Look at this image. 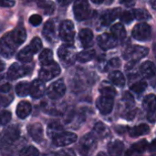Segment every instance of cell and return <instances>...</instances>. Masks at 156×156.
I'll use <instances>...</instances> for the list:
<instances>
[{
  "label": "cell",
  "mask_w": 156,
  "mask_h": 156,
  "mask_svg": "<svg viewBox=\"0 0 156 156\" xmlns=\"http://www.w3.org/2000/svg\"><path fill=\"white\" fill-rule=\"evenodd\" d=\"M146 88H147V83L145 81H138L131 86V90L138 94L143 93L146 90Z\"/></svg>",
  "instance_id": "obj_38"
},
{
  "label": "cell",
  "mask_w": 156,
  "mask_h": 156,
  "mask_svg": "<svg viewBox=\"0 0 156 156\" xmlns=\"http://www.w3.org/2000/svg\"><path fill=\"white\" fill-rule=\"evenodd\" d=\"M95 50L93 49H90V50H84L81 51L80 53H78L75 56V59H77L78 61L81 62V63H86L91 59H93L95 58Z\"/></svg>",
  "instance_id": "obj_29"
},
{
  "label": "cell",
  "mask_w": 156,
  "mask_h": 156,
  "mask_svg": "<svg viewBox=\"0 0 156 156\" xmlns=\"http://www.w3.org/2000/svg\"><path fill=\"white\" fill-rule=\"evenodd\" d=\"M66 92V86L62 80H57L50 84L47 90V94L51 100H58L64 96Z\"/></svg>",
  "instance_id": "obj_12"
},
{
  "label": "cell",
  "mask_w": 156,
  "mask_h": 156,
  "mask_svg": "<svg viewBox=\"0 0 156 156\" xmlns=\"http://www.w3.org/2000/svg\"><path fill=\"white\" fill-rule=\"evenodd\" d=\"M30 84L27 81L19 82L16 87V93L19 97H26L29 94Z\"/></svg>",
  "instance_id": "obj_33"
},
{
  "label": "cell",
  "mask_w": 156,
  "mask_h": 156,
  "mask_svg": "<svg viewBox=\"0 0 156 156\" xmlns=\"http://www.w3.org/2000/svg\"><path fill=\"white\" fill-rule=\"evenodd\" d=\"M148 147V144L146 140L140 141L132 145L130 148V152H128V154H142L144 153Z\"/></svg>",
  "instance_id": "obj_31"
},
{
  "label": "cell",
  "mask_w": 156,
  "mask_h": 156,
  "mask_svg": "<svg viewBox=\"0 0 156 156\" xmlns=\"http://www.w3.org/2000/svg\"><path fill=\"white\" fill-rule=\"evenodd\" d=\"M46 91V87L44 84V81L39 80H35L31 84L29 88V94L34 99H38L44 95Z\"/></svg>",
  "instance_id": "obj_16"
},
{
  "label": "cell",
  "mask_w": 156,
  "mask_h": 156,
  "mask_svg": "<svg viewBox=\"0 0 156 156\" xmlns=\"http://www.w3.org/2000/svg\"><path fill=\"white\" fill-rule=\"evenodd\" d=\"M28 133L30 137L37 143H41L44 139V131L43 127L40 123L36 122L33 124H30L27 128Z\"/></svg>",
  "instance_id": "obj_17"
},
{
  "label": "cell",
  "mask_w": 156,
  "mask_h": 156,
  "mask_svg": "<svg viewBox=\"0 0 156 156\" xmlns=\"http://www.w3.org/2000/svg\"><path fill=\"white\" fill-rule=\"evenodd\" d=\"M151 5L154 9H155V0H151Z\"/></svg>",
  "instance_id": "obj_50"
},
{
  "label": "cell",
  "mask_w": 156,
  "mask_h": 156,
  "mask_svg": "<svg viewBox=\"0 0 156 156\" xmlns=\"http://www.w3.org/2000/svg\"><path fill=\"white\" fill-rule=\"evenodd\" d=\"M109 79H110L112 84L116 85L118 87H123L125 84V78L121 71H118V70L112 71L110 74Z\"/></svg>",
  "instance_id": "obj_27"
},
{
  "label": "cell",
  "mask_w": 156,
  "mask_h": 156,
  "mask_svg": "<svg viewBox=\"0 0 156 156\" xmlns=\"http://www.w3.org/2000/svg\"><path fill=\"white\" fill-rule=\"evenodd\" d=\"M58 56L65 66H69L74 62L76 51L72 44H65L58 49Z\"/></svg>",
  "instance_id": "obj_5"
},
{
  "label": "cell",
  "mask_w": 156,
  "mask_h": 156,
  "mask_svg": "<svg viewBox=\"0 0 156 156\" xmlns=\"http://www.w3.org/2000/svg\"><path fill=\"white\" fill-rule=\"evenodd\" d=\"M121 8H114V9H109L105 11L101 16V22L103 26H109L111 25L116 18L120 16L121 14Z\"/></svg>",
  "instance_id": "obj_18"
},
{
  "label": "cell",
  "mask_w": 156,
  "mask_h": 156,
  "mask_svg": "<svg viewBox=\"0 0 156 156\" xmlns=\"http://www.w3.org/2000/svg\"><path fill=\"white\" fill-rule=\"evenodd\" d=\"M37 5L43 9L44 13L46 15H51L55 11V4L50 1V0H38L37 1Z\"/></svg>",
  "instance_id": "obj_30"
},
{
  "label": "cell",
  "mask_w": 156,
  "mask_h": 156,
  "mask_svg": "<svg viewBox=\"0 0 156 156\" xmlns=\"http://www.w3.org/2000/svg\"><path fill=\"white\" fill-rule=\"evenodd\" d=\"M121 66V61L118 58H114L112 59H111L108 62V66H107V69H116L119 68Z\"/></svg>",
  "instance_id": "obj_44"
},
{
  "label": "cell",
  "mask_w": 156,
  "mask_h": 156,
  "mask_svg": "<svg viewBox=\"0 0 156 156\" xmlns=\"http://www.w3.org/2000/svg\"><path fill=\"white\" fill-rule=\"evenodd\" d=\"M139 71L143 77L150 79L155 75V66L152 61H145L140 66Z\"/></svg>",
  "instance_id": "obj_23"
},
{
  "label": "cell",
  "mask_w": 156,
  "mask_h": 156,
  "mask_svg": "<svg viewBox=\"0 0 156 156\" xmlns=\"http://www.w3.org/2000/svg\"><path fill=\"white\" fill-rule=\"evenodd\" d=\"M75 18L79 21L87 19L90 15V6L87 0H76L73 5Z\"/></svg>",
  "instance_id": "obj_6"
},
{
  "label": "cell",
  "mask_w": 156,
  "mask_h": 156,
  "mask_svg": "<svg viewBox=\"0 0 156 156\" xmlns=\"http://www.w3.org/2000/svg\"><path fill=\"white\" fill-rule=\"evenodd\" d=\"M43 36L45 37V38L52 43L56 40V29H55V24L52 21H48L46 22V24L44 25L43 27Z\"/></svg>",
  "instance_id": "obj_21"
},
{
  "label": "cell",
  "mask_w": 156,
  "mask_h": 156,
  "mask_svg": "<svg viewBox=\"0 0 156 156\" xmlns=\"http://www.w3.org/2000/svg\"><path fill=\"white\" fill-rule=\"evenodd\" d=\"M57 1L61 5H69V3H71L72 0H57Z\"/></svg>",
  "instance_id": "obj_47"
},
{
  "label": "cell",
  "mask_w": 156,
  "mask_h": 156,
  "mask_svg": "<svg viewBox=\"0 0 156 156\" xmlns=\"http://www.w3.org/2000/svg\"><path fill=\"white\" fill-rule=\"evenodd\" d=\"M60 71H61L60 67L58 66V63L54 62L53 60L50 63L42 66V69L39 70L38 76L41 80L48 81L54 79L55 77L58 76L60 74Z\"/></svg>",
  "instance_id": "obj_2"
},
{
  "label": "cell",
  "mask_w": 156,
  "mask_h": 156,
  "mask_svg": "<svg viewBox=\"0 0 156 156\" xmlns=\"http://www.w3.org/2000/svg\"><path fill=\"white\" fill-rule=\"evenodd\" d=\"M100 92H101V94L110 95V96H113V97H115V95H116L115 89L112 87V83H108V82L102 83V85L100 88Z\"/></svg>",
  "instance_id": "obj_35"
},
{
  "label": "cell",
  "mask_w": 156,
  "mask_h": 156,
  "mask_svg": "<svg viewBox=\"0 0 156 156\" xmlns=\"http://www.w3.org/2000/svg\"><path fill=\"white\" fill-rule=\"evenodd\" d=\"M132 35L134 39L138 41L150 40L152 37V27L146 23H139L133 27Z\"/></svg>",
  "instance_id": "obj_7"
},
{
  "label": "cell",
  "mask_w": 156,
  "mask_h": 156,
  "mask_svg": "<svg viewBox=\"0 0 156 156\" xmlns=\"http://www.w3.org/2000/svg\"><path fill=\"white\" fill-rule=\"evenodd\" d=\"M97 108L100 111V112L103 115H107L111 113V112L113 109L114 105V97L110 95H103L101 94L100 98L97 100L96 102Z\"/></svg>",
  "instance_id": "obj_10"
},
{
  "label": "cell",
  "mask_w": 156,
  "mask_h": 156,
  "mask_svg": "<svg viewBox=\"0 0 156 156\" xmlns=\"http://www.w3.org/2000/svg\"><path fill=\"white\" fill-rule=\"evenodd\" d=\"M98 44L101 47V48L104 50L112 49L115 48L118 44L117 38L111 33H103L98 37Z\"/></svg>",
  "instance_id": "obj_14"
},
{
  "label": "cell",
  "mask_w": 156,
  "mask_h": 156,
  "mask_svg": "<svg viewBox=\"0 0 156 156\" xmlns=\"http://www.w3.org/2000/svg\"><path fill=\"white\" fill-rule=\"evenodd\" d=\"M144 107L148 112V115H147L148 121L154 123L155 122V96L154 94H150L144 98Z\"/></svg>",
  "instance_id": "obj_15"
},
{
  "label": "cell",
  "mask_w": 156,
  "mask_h": 156,
  "mask_svg": "<svg viewBox=\"0 0 156 156\" xmlns=\"http://www.w3.org/2000/svg\"><path fill=\"white\" fill-rule=\"evenodd\" d=\"M16 112V113L17 117H19L20 119H25L31 112V105L28 101H22L18 103Z\"/></svg>",
  "instance_id": "obj_24"
},
{
  "label": "cell",
  "mask_w": 156,
  "mask_h": 156,
  "mask_svg": "<svg viewBox=\"0 0 156 156\" xmlns=\"http://www.w3.org/2000/svg\"><path fill=\"white\" fill-rule=\"evenodd\" d=\"M41 22H42V17H41V16L37 15V14H34L29 17V23L34 27L40 25Z\"/></svg>",
  "instance_id": "obj_43"
},
{
  "label": "cell",
  "mask_w": 156,
  "mask_h": 156,
  "mask_svg": "<svg viewBox=\"0 0 156 156\" xmlns=\"http://www.w3.org/2000/svg\"><path fill=\"white\" fill-rule=\"evenodd\" d=\"M59 37L66 44H73L75 27L70 20H64L59 26Z\"/></svg>",
  "instance_id": "obj_3"
},
{
  "label": "cell",
  "mask_w": 156,
  "mask_h": 156,
  "mask_svg": "<svg viewBox=\"0 0 156 156\" xmlns=\"http://www.w3.org/2000/svg\"><path fill=\"white\" fill-rule=\"evenodd\" d=\"M111 32L117 38V40H123L126 37V30L121 23L113 25L111 28Z\"/></svg>",
  "instance_id": "obj_28"
},
{
  "label": "cell",
  "mask_w": 156,
  "mask_h": 156,
  "mask_svg": "<svg viewBox=\"0 0 156 156\" xmlns=\"http://www.w3.org/2000/svg\"><path fill=\"white\" fill-rule=\"evenodd\" d=\"M15 0H0V6L2 7H12L15 5Z\"/></svg>",
  "instance_id": "obj_45"
},
{
  "label": "cell",
  "mask_w": 156,
  "mask_h": 156,
  "mask_svg": "<svg viewBox=\"0 0 156 156\" xmlns=\"http://www.w3.org/2000/svg\"><path fill=\"white\" fill-rule=\"evenodd\" d=\"M37 52L35 51V49L32 48V46L29 44L28 46H27L25 48L21 49L18 54H17V59L19 61H22L24 63H28L32 60L34 54H36Z\"/></svg>",
  "instance_id": "obj_20"
},
{
  "label": "cell",
  "mask_w": 156,
  "mask_h": 156,
  "mask_svg": "<svg viewBox=\"0 0 156 156\" xmlns=\"http://www.w3.org/2000/svg\"><path fill=\"white\" fill-rule=\"evenodd\" d=\"M119 17L125 24H130V23H132L135 19L133 11H124V12H122V13L120 14V16Z\"/></svg>",
  "instance_id": "obj_39"
},
{
  "label": "cell",
  "mask_w": 156,
  "mask_h": 156,
  "mask_svg": "<svg viewBox=\"0 0 156 156\" xmlns=\"http://www.w3.org/2000/svg\"><path fill=\"white\" fill-rule=\"evenodd\" d=\"M11 90V83L6 76H0V92L7 93Z\"/></svg>",
  "instance_id": "obj_37"
},
{
  "label": "cell",
  "mask_w": 156,
  "mask_h": 156,
  "mask_svg": "<svg viewBox=\"0 0 156 156\" xmlns=\"http://www.w3.org/2000/svg\"><path fill=\"white\" fill-rule=\"evenodd\" d=\"M21 155H27V156H33V155H38L39 152L37 151V148H35L34 146H27L26 148H24L21 152H20Z\"/></svg>",
  "instance_id": "obj_41"
},
{
  "label": "cell",
  "mask_w": 156,
  "mask_h": 156,
  "mask_svg": "<svg viewBox=\"0 0 156 156\" xmlns=\"http://www.w3.org/2000/svg\"><path fill=\"white\" fill-rule=\"evenodd\" d=\"M124 150V144L120 140H115L108 144V152L112 155H120Z\"/></svg>",
  "instance_id": "obj_25"
},
{
  "label": "cell",
  "mask_w": 156,
  "mask_h": 156,
  "mask_svg": "<svg viewBox=\"0 0 156 156\" xmlns=\"http://www.w3.org/2000/svg\"><path fill=\"white\" fill-rule=\"evenodd\" d=\"M5 63L1 60V58H0V72H2L4 69H5Z\"/></svg>",
  "instance_id": "obj_48"
},
{
  "label": "cell",
  "mask_w": 156,
  "mask_h": 156,
  "mask_svg": "<svg viewBox=\"0 0 156 156\" xmlns=\"http://www.w3.org/2000/svg\"><path fill=\"white\" fill-rule=\"evenodd\" d=\"M27 39V32L24 27H19L11 32L5 33L0 38V54L5 58H10L16 53V48L22 45Z\"/></svg>",
  "instance_id": "obj_1"
},
{
  "label": "cell",
  "mask_w": 156,
  "mask_h": 156,
  "mask_svg": "<svg viewBox=\"0 0 156 156\" xmlns=\"http://www.w3.org/2000/svg\"><path fill=\"white\" fill-rule=\"evenodd\" d=\"M122 100L125 102V105H126V107H127L128 110H130V109H132L133 107V105H134V100H133V96L129 92H126V93L123 94Z\"/></svg>",
  "instance_id": "obj_42"
},
{
  "label": "cell",
  "mask_w": 156,
  "mask_h": 156,
  "mask_svg": "<svg viewBox=\"0 0 156 156\" xmlns=\"http://www.w3.org/2000/svg\"><path fill=\"white\" fill-rule=\"evenodd\" d=\"M79 38L84 48H89L93 43V32L90 28H84L80 32Z\"/></svg>",
  "instance_id": "obj_22"
},
{
  "label": "cell",
  "mask_w": 156,
  "mask_h": 156,
  "mask_svg": "<svg viewBox=\"0 0 156 156\" xmlns=\"http://www.w3.org/2000/svg\"><path fill=\"white\" fill-rule=\"evenodd\" d=\"M148 52H149V49L145 47L133 46L132 48H128L126 55H124V58L126 59L131 60V62H137L141 58L146 57Z\"/></svg>",
  "instance_id": "obj_13"
},
{
  "label": "cell",
  "mask_w": 156,
  "mask_h": 156,
  "mask_svg": "<svg viewBox=\"0 0 156 156\" xmlns=\"http://www.w3.org/2000/svg\"><path fill=\"white\" fill-rule=\"evenodd\" d=\"M97 147V139L92 133H88L83 136L79 144V151L83 155H88L93 153Z\"/></svg>",
  "instance_id": "obj_4"
},
{
  "label": "cell",
  "mask_w": 156,
  "mask_h": 156,
  "mask_svg": "<svg viewBox=\"0 0 156 156\" xmlns=\"http://www.w3.org/2000/svg\"><path fill=\"white\" fill-rule=\"evenodd\" d=\"M39 62L41 64V66L43 65H47L48 63H50L51 61H53V53L50 49H43L38 57Z\"/></svg>",
  "instance_id": "obj_32"
},
{
  "label": "cell",
  "mask_w": 156,
  "mask_h": 156,
  "mask_svg": "<svg viewBox=\"0 0 156 156\" xmlns=\"http://www.w3.org/2000/svg\"><path fill=\"white\" fill-rule=\"evenodd\" d=\"M20 136V128L16 125H12L6 128L2 133L0 142L3 145H9L18 140Z\"/></svg>",
  "instance_id": "obj_9"
},
{
  "label": "cell",
  "mask_w": 156,
  "mask_h": 156,
  "mask_svg": "<svg viewBox=\"0 0 156 156\" xmlns=\"http://www.w3.org/2000/svg\"><path fill=\"white\" fill-rule=\"evenodd\" d=\"M92 134L96 139H106L111 135V131L110 129L102 122H98L94 125Z\"/></svg>",
  "instance_id": "obj_19"
},
{
  "label": "cell",
  "mask_w": 156,
  "mask_h": 156,
  "mask_svg": "<svg viewBox=\"0 0 156 156\" xmlns=\"http://www.w3.org/2000/svg\"><path fill=\"white\" fill-rule=\"evenodd\" d=\"M121 4H123L125 5L126 6H133L135 3H134V0H119Z\"/></svg>",
  "instance_id": "obj_46"
},
{
  "label": "cell",
  "mask_w": 156,
  "mask_h": 156,
  "mask_svg": "<svg viewBox=\"0 0 156 156\" xmlns=\"http://www.w3.org/2000/svg\"><path fill=\"white\" fill-rule=\"evenodd\" d=\"M133 13L134 18L138 20L144 21V20H148L151 18V15L145 9H134L133 10Z\"/></svg>",
  "instance_id": "obj_36"
},
{
  "label": "cell",
  "mask_w": 156,
  "mask_h": 156,
  "mask_svg": "<svg viewBox=\"0 0 156 156\" xmlns=\"http://www.w3.org/2000/svg\"><path fill=\"white\" fill-rule=\"evenodd\" d=\"M62 131H63V127L61 126V124L57 122H53L48 127V135L50 138H54Z\"/></svg>",
  "instance_id": "obj_34"
},
{
  "label": "cell",
  "mask_w": 156,
  "mask_h": 156,
  "mask_svg": "<svg viewBox=\"0 0 156 156\" xmlns=\"http://www.w3.org/2000/svg\"><path fill=\"white\" fill-rule=\"evenodd\" d=\"M106 0H91V2L92 3H94V4H97V5H100V4H102V3H104Z\"/></svg>",
  "instance_id": "obj_49"
},
{
  "label": "cell",
  "mask_w": 156,
  "mask_h": 156,
  "mask_svg": "<svg viewBox=\"0 0 156 156\" xmlns=\"http://www.w3.org/2000/svg\"><path fill=\"white\" fill-rule=\"evenodd\" d=\"M129 130V134L132 137H139L142 135H144L150 132V127L147 124H139L132 129Z\"/></svg>",
  "instance_id": "obj_26"
},
{
  "label": "cell",
  "mask_w": 156,
  "mask_h": 156,
  "mask_svg": "<svg viewBox=\"0 0 156 156\" xmlns=\"http://www.w3.org/2000/svg\"><path fill=\"white\" fill-rule=\"evenodd\" d=\"M11 112L5 110L0 111V125H6L11 120Z\"/></svg>",
  "instance_id": "obj_40"
},
{
  "label": "cell",
  "mask_w": 156,
  "mask_h": 156,
  "mask_svg": "<svg viewBox=\"0 0 156 156\" xmlns=\"http://www.w3.org/2000/svg\"><path fill=\"white\" fill-rule=\"evenodd\" d=\"M53 139V144L57 147H64L68 146L77 141V135L73 133L64 132L62 131L58 135H56Z\"/></svg>",
  "instance_id": "obj_11"
},
{
  "label": "cell",
  "mask_w": 156,
  "mask_h": 156,
  "mask_svg": "<svg viewBox=\"0 0 156 156\" xmlns=\"http://www.w3.org/2000/svg\"><path fill=\"white\" fill-rule=\"evenodd\" d=\"M30 71H31L30 67L25 66V65H22V64H19L16 62L10 66V68L8 69L6 77L8 78V80H15L19 78L28 75L30 73Z\"/></svg>",
  "instance_id": "obj_8"
}]
</instances>
